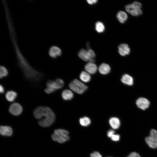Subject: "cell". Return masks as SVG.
<instances>
[{"mask_svg": "<svg viewBox=\"0 0 157 157\" xmlns=\"http://www.w3.org/2000/svg\"><path fill=\"white\" fill-rule=\"evenodd\" d=\"M4 90L3 86L1 85L0 86V92L1 93H3L4 92Z\"/></svg>", "mask_w": 157, "mask_h": 157, "instance_id": "obj_32", "label": "cell"}, {"mask_svg": "<svg viewBox=\"0 0 157 157\" xmlns=\"http://www.w3.org/2000/svg\"><path fill=\"white\" fill-rule=\"evenodd\" d=\"M9 32L18 65L25 76L28 79L33 82L39 81L42 78V75L31 66L22 53L17 44L15 29L13 28L9 29Z\"/></svg>", "mask_w": 157, "mask_h": 157, "instance_id": "obj_1", "label": "cell"}, {"mask_svg": "<svg viewBox=\"0 0 157 157\" xmlns=\"http://www.w3.org/2000/svg\"><path fill=\"white\" fill-rule=\"evenodd\" d=\"M88 54L92 59H94L95 57V54L94 51L91 49H89L87 50Z\"/></svg>", "mask_w": 157, "mask_h": 157, "instance_id": "obj_27", "label": "cell"}, {"mask_svg": "<svg viewBox=\"0 0 157 157\" xmlns=\"http://www.w3.org/2000/svg\"><path fill=\"white\" fill-rule=\"evenodd\" d=\"M110 70L111 68L110 65L104 63L101 64L98 68L99 73L103 75L108 74L110 72Z\"/></svg>", "mask_w": 157, "mask_h": 157, "instance_id": "obj_14", "label": "cell"}, {"mask_svg": "<svg viewBox=\"0 0 157 157\" xmlns=\"http://www.w3.org/2000/svg\"><path fill=\"white\" fill-rule=\"evenodd\" d=\"M8 74V72L6 68L3 66L0 67V77L2 78L7 76Z\"/></svg>", "mask_w": 157, "mask_h": 157, "instance_id": "obj_25", "label": "cell"}, {"mask_svg": "<svg viewBox=\"0 0 157 157\" xmlns=\"http://www.w3.org/2000/svg\"><path fill=\"white\" fill-rule=\"evenodd\" d=\"M79 77L82 81L85 83L89 82L91 79L90 74L85 71H83L81 73Z\"/></svg>", "mask_w": 157, "mask_h": 157, "instance_id": "obj_20", "label": "cell"}, {"mask_svg": "<svg viewBox=\"0 0 157 157\" xmlns=\"http://www.w3.org/2000/svg\"><path fill=\"white\" fill-rule=\"evenodd\" d=\"M131 51V49L129 45L126 43H122L118 47V51L121 56H125L129 55Z\"/></svg>", "mask_w": 157, "mask_h": 157, "instance_id": "obj_10", "label": "cell"}, {"mask_svg": "<svg viewBox=\"0 0 157 157\" xmlns=\"http://www.w3.org/2000/svg\"><path fill=\"white\" fill-rule=\"evenodd\" d=\"M136 104L139 108L142 110H145L149 107L150 102L147 99L141 97L137 100Z\"/></svg>", "mask_w": 157, "mask_h": 157, "instance_id": "obj_9", "label": "cell"}, {"mask_svg": "<svg viewBox=\"0 0 157 157\" xmlns=\"http://www.w3.org/2000/svg\"><path fill=\"white\" fill-rule=\"evenodd\" d=\"M121 81L123 83L129 85H131L133 84V78L128 74H124L123 75Z\"/></svg>", "mask_w": 157, "mask_h": 157, "instance_id": "obj_17", "label": "cell"}, {"mask_svg": "<svg viewBox=\"0 0 157 157\" xmlns=\"http://www.w3.org/2000/svg\"><path fill=\"white\" fill-rule=\"evenodd\" d=\"M147 144L151 148H157V131L154 129L151 130L149 135L145 138Z\"/></svg>", "mask_w": 157, "mask_h": 157, "instance_id": "obj_6", "label": "cell"}, {"mask_svg": "<svg viewBox=\"0 0 157 157\" xmlns=\"http://www.w3.org/2000/svg\"><path fill=\"white\" fill-rule=\"evenodd\" d=\"M109 122L111 127L114 129H118L120 125V122L119 118L113 117L109 119Z\"/></svg>", "mask_w": 157, "mask_h": 157, "instance_id": "obj_15", "label": "cell"}, {"mask_svg": "<svg viewBox=\"0 0 157 157\" xmlns=\"http://www.w3.org/2000/svg\"><path fill=\"white\" fill-rule=\"evenodd\" d=\"M61 95L63 99L66 101L71 100L74 97V94L72 92L67 89L64 90Z\"/></svg>", "mask_w": 157, "mask_h": 157, "instance_id": "obj_19", "label": "cell"}, {"mask_svg": "<svg viewBox=\"0 0 157 157\" xmlns=\"http://www.w3.org/2000/svg\"><path fill=\"white\" fill-rule=\"evenodd\" d=\"M79 122L80 124L84 126H87L91 123L90 119L87 117H84L80 118Z\"/></svg>", "mask_w": 157, "mask_h": 157, "instance_id": "obj_22", "label": "cell"}, {"mask_svg": "<svg viewBox=\"0 0 157 157\" xmlns=\"http://www.w3.org/2000/svg\"><path fill=\"white\" fill-rule=\"evenodd\" d=\"M69 133L65 130L59 129L55 130L51 136L53 140L60 143H63L69 140Z\"/></svg>", "mask_w": 157, "mask_h": 157, "instance_id": "obj_3", "label": "cell"}, {"mask_svg": "<svg viewBox=\"0 0 157 157\" xmlns=\"http://www.w3.org/2000/svg\"><path fill=\"white\" fill-rule=\"evenodd\" d=\"M64 84L63 81L61 79L58 78L54 81V87L56 90L62 88Z\"/></svg>", "mask_w": 157, "mask_h": 157, "instance_id": "obj_24", "label": "cell"}, {"mask_svg": "<svg viewBox=\"0 0 157 157\" xmlns=\"http://www.w3.org/2000/svg\"><path fill=\"white\" fill-rule=\"evenodd\" d=\"M126 157H141L137 153L133 152L130 153Z\"/></svg>", "mask_w": 157, "mask_h": 157, "instance_id": "obj_29", "label": "cell"}, {"mask_svg": "<svg viewBox=\"0 0 157 157\" xmlns=\"http://www.w3.org/2000/svg\"><path fill=\"white\" fill-rule=\"evenodd\" d=\"M112 140L115 142L119 141L120 139V135L118 134H115L111 138Z\"/></svg>", "mask_w": 157, "mask_h": 157, "instance_id": "obj_26", "label": "cell"}, {"mask_svg": "<svg viewBox=\"0 0 157 157\" xmlns=\"http://www.w3.org/2000/svg\"><path fill=\"white\" fill-rule=\"evenodd\" d=\"M115 133V132L114 130L112 129H110L107 131V135L108 137L111 138Z\"/></svg>", "mask_w": 157, "mask_h": 157, "instance_id": "obj_30", "label": "cell"}, {"mask_svg": "<svg viewBox=\"0 0 157 157\" xmlns=\"http://www.w3.org/2000/svg\"><path fill=\"white\" fill-rule=\"evenodd\" d=\"M117 18L119 21L121 23H124L128 19V15L124 11H120L117 13Z\"/></svg>", "mask_w": 157, "mask_h": 157, "instance_id": "obj_16", "label": "cell"}, {"mask_svg": "<svg viewBox=\"0 0 157 157\" xmlns=\"http://www.w3.org/2000/svg\"><path fill=\"white\" fill-rule=\"evenodd\" d=\"M95 28L97 31L99 33L104 32L105 29V27L104 24L103 23L100 21L97 22L96 23Z\"/></svg>", "mask_w": 157, "mask_h": 157, "instance_id": "obj_23", "label": "cell"}, {"mask_svg": "<svg viewBox=\"0 0 157 157\" xmlns=\"http://www.w3.org/2000/svg\"></svg>", "mask_w": 157, "mask_h": 157, "instance_id": "obj_33", "label": "cell"}, {"mask_svg": "<svg viewBox=\"0 0 157 157\" xmlns=\"http://www.w3.org/2000/svg\"><path fill=\"white\" fill-rule=\"evenodd\" d=\"M17 95L16 92L13 91H8L6 94V99L10 102L14 101Z\"/></svg>", "mask_w": 157, "mask_h": 157, "instance_id": "obj_21", "label": "cell"}, {"mask_svg": "<svg viewBox=\"0 0 157 157\" xmlns=\"http://www.w3.org/2000/svg\"><path fill=\"white\" fill-rule=\"evenodd\" d=\"M142 5L138 1H135L131 4L126 5L125 7L126 11L131 15L137 16L142 14L141 9Z\"/></svg>", "mask_w": 157, "mask_h": 157, "instance_id": "obj_4", "label": "cell"}, {"mask_svg": "<svg viewBox=\"0 0 157 157\" xmlns=\"http://www.w3.org/2000/svg\"><path fill=\"white\" fill-rule=\"evenodd\" d=\"M85 69L86 71L89 74H94L96 72L97 67L94 63L89 62L85 65Z\"/></svg>", "mask_w": 157, "mask_h": 157, "instance_id": "obj_12", "label": "cell"}, {"mask_svg": "<svg viewBox=\"0 0 157 157\" xmlns=\"http://www.w3.org/2000/svg\"><path fill=\"white\" fill-rule=\"evenodd\" d=\"M79 57L83 60L89 62L94 63V59H92L90 57L87 50L84 49H81L78 53Z\"/></svg>", "mask_w": 157, "mask_h": 157, "instance_id": "obj_11", "label": "cell"}, {"mask_svg": "<svg viewBox=\"0 0 157 157\" xmlns=\"http://www.w3.org/2000/svg\"><path fill=\"white\" fill-rule=\"evenodd\" d=\"M90 157H102V156L98 152L95 151L90 154Z\"/></svg>", "mask_w": 157, "mask_h": 157, "instance_id": "obj_28", "label": "cell"}, {"mask_svg": "<svg viewBox=\"0 0 157 157\" xmlns=\"http://www.w3.org/2000/svg\"><path fill=\"white\" fill-rule=\"evenodd\" d=\"M35 117L39 119V125L43 127H47L51 125L55 119V115L50 108L45 106H40L34 110Z\"/></svg>", "mask_w": 157, "mask_h": 157, "instance_id": "obj_2", "label": "cell"}, {"mask_svg": "<svg viewBox=\"0 0 157 157\" xmlns=\"http://www.w3.org/2000/svg\"><path fill=\"white\" fill-rule=\"evenodd\" d=\"M97 0H88L87 1V3L90 5L94 4L97 2Z\"/></svg>", "mask_w": 157, "mask_h": 157, "instance_id": "obj_31", "label": "cell"}, {"mask_svg": "<svg viewBox=\"0 0 157 157\" xmlns=\"http://www.w3.org/2000/svg\"><path fill=\"white\" fill-rule=\"evenodd\" d=\"M69 88L78 94H82L88 89V87L77 79H75L69 84Z\"/></svg>", "mask_w": 157, "mask_h": 157, "instance_id": "obj_5", "label": "cell"}, {"mask_svg": "<svg viewBox=\"0 0 157 157\" xmlns=\"http://www.w3.org/2000/svg\"><path fill=\"white\" fill-rule=\"evenodd\" d=\"M47 87L44 90L45 92L47 94L52 93L55 91V89L54 86V81L49 80L46 83Z\"/></svg>", "mask_w": 157, "mask_h": 157, "instance_id": "obj_18", "label": "cell"}, {"mask_svg": "<svg viewBox=\"0 0 157 157\" xmlns=\"http://www.w3.org/2000/svg\"><path fill=\"white\" fill-rule=\"evenodd\" d=\"M13 133L12 128L8 126H1L0 128V134L3 136H11Z\"/></svg>", "mask_w": 157, "mask_h": 157, "instance_id": "obj_13", "label": "cell"}, {"mask_svg": "<svg viewBox=\"0 0 157 157\" xmlns=\"http://www.w3.org/2000/svg\"><path fill=\"white\" fill-rule=\"evenodd\" d=\"M48 53L50 58L56 59L61 56L62 51L61 49L59 47L56 45H53L49 47Z\"/></svg>", "mask_w": 157, "mask_h": 157, "instance_id": "obj_7", "label": "cell"}, {"mask_svg": "<svg viewBox=\"0 0 157 157\" xmlns=\"http://www.w3.org/2000/svg\"><path fill=\"white\" fill-rule=\"evenodd\" d=\"M9 110L12 115L17 116L20 114L22 111L21 106L18 103H14L10 106Z\"/></svg>", "mask_w": 157, "mask_h": 157, "instance_id": "obj_8", "label": "cell"}]
</instances>
